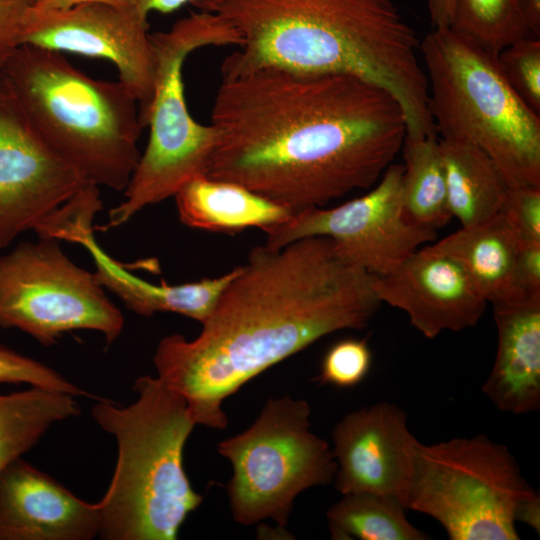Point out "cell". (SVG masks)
I'll return each instance as SVG.
<instances>
[{
    "mask_svg": "<svg viewBox=\"0 0 540 540\" xmlns=\"http://www.w3.org/2000/svg\"><path fill=\"white\" fill-rule=\"evenodd\" d=\"M206 176L293 214L373 186L400 152L404 113L384 88L346 73L260 68L222 77Z\"/></svg>",
    "mask_w": 540,
    "mask_h": 540,
    "instance_id": "1",
    "label": "cell"
},
{
    "mask_svg": "<svg viewBox=\"0 0 540 540\" xmlns=\"http://www.w3.org/2000/svg\"><path fill=\"white\" fill-rule=\"evenodd\" d=\"M375 277L325 236L254 247L195 339L160 340L157 377L185 400L196 425L224 429L222 403L248 381L328 334L368 325L381 305Z\"/></svg>",
    "mask_w": 540,
    "mask_h": 540,
    "instance_id": "2",
    "label": "cell"
},
{
    "mask_svg": "<svg viewBox=\"0 0 540 540\" xmlns=\"http://www.w3.org/2000/svg\"><path fill=\"white\" fill-rule=\"evenodd\" d=\"M239 38L222 77L260 68L346 73L392 94L406 136L436 135L420 41L394 0H210L197 7Z\"/></svg>",
    "mask_w": 540,
    "mask_h": 540,
    "instance_id": "3",
    "label": "cell"
},
{
    "mask_svg": "<svg viewBox=\"0 0 540 540\" xmlns=\"http://www.w3.org/2000/svg\"><path fill=\"white\" fill-rule=\"evenodd\" d=\"M135 402L100 399L91 413L113 435L118 457L111 482L96 503L105 540H175L203 496L183 466L185 443L196 425L185 400L158 377L140 376Z\"/></svg>",
    "mask_w": 540,
    "mask_h": 540,
    "instance_id": "4",
    "label": "cell"
},
{
    "mask_svg": "<svg viewBox=\"0 0 540 540\" xmlns=\"http://www.w3.org/2000/svg\"><path fill=\"white\" fill-rule=\"evenodd\" d=\"M0 72L55 155L86 183L126 188L144 127L124 84L91 78L63 53L32 45L19 46Z\"/></svg>",
    "mask_w": 540,
    "mask_h": 540,
    "instance_id": "5",
    "label": "cell"
},
{
    "mask_svg": "<svg viewBox=\"0 0 540 540\" xmlns=\"http://www.w3.org/2000/svg\"><path fill=\"white\" fill-rule=\"evenodd\" d=\"M420 56L440 138L483 150L510 186H540V115L507 82L497 56L450 27L432 29Z\"/></svg>",
    "mask_w": 540,
    "mask_h": 540,
    "instance_id": "6",
    "label": "cell"
},
{
    "mask_svg": "<svg viewBox=\"0 0 540 540\" xmlns=\"http://www.w3.org/2000/svg\"><path fill=\"white\" fill-rule=\"evenodd\" d=\"M155 53L153 98L146 127L150 134L124 200L109 212L102 231L121 226L149 205L175 194L191 179L206 175L217 142L215 127L190 114L183 83V65L205 46L239 44L237 34L211 12H193L162 32L150 34Z\"/></svg>",
    "mask_w": 540,
    "mask_h": 540,
    "instance_id": "7",
    "label": "cell"
},
{
    "mask_svg": "<svg viewBox=\"0 0 540 540\" xmlns=\"http://www.w3.org/2000/svg\"><path fill=\"white\" fill-rule=\"evenodd\" d=\"M536 491L509 449L484 434L419 442L406 508L451 540H518L515 511Z\"/></svg>",
    "mask_w": 540,
    "mask_h": 540,
    "instance_id": "8",
    "label": "cell"
},
{
    "mask_svg": "<svg viewBox=\"0 0 540 540\" xmlns=\"http://www.w3.org/2000/svg\"><path fill=\"white\" fill-rule=\"evenodd\" d=\"M310 415L304 399L270 398L249 428L218 444L233 468L227 494L236 522L272 519L284 529L300 493L334 480L332 449L310 430Z\"/></svg>",
    "mask_w": 540,
    "mask_h": 540,
    "instance_id": "9",
    "label": "cell"
},
{
    "mask_svg": "<svg viewBox=\"0 0 540 540\" xmlns=\"http://www.w3.org/2000/svg\"><path fill=\"white\" fill-rule=\"evenodd\" d=\"M123 326L95 274L72 262L58 240L24 241L0 255V328L50 346L75 330L100 332L110 345Z\"/></svg>",
    "mask_w": 540,
    "mask_h": 540,
    "instance_id": "10",
    "label": "cell"
},
{
    "mask_svg": "<svg viewBox=\"0 0 540 540\" xmlns=\"http://www.w3.org/2000/svg\"><path fill=\"white\" fill-rule=\"evenodd\" d=\"M403 164H390L365 195L333 208L314 207L292 214L265 230V245L282 248L296 240L325 236L340 254L374 276L397 268L422 245L435 240V230L409 223L403 214Z\"/></svg>",
    "mask_w": 540,
    "mask_h": 540,
    "instance_id": "11",
    "label": "cell"
},
{
    "mask_svg": "<svg viewBox=\"0 0 540 540\" xmlns=\"http://www.w3.org/2000/svg\"><path fill=\"white\" fill-rule=\"evenodd\" d=\"M148 14L134 3L90 2L66 10L29 8L21 45L97 57L112 62L134 95L146 127L155 81V53Z\"/></svg>",
    "mask_w": 540,
    "mask_h": 540,
    "instance_id": "12",
    "label": "cell"
},
{
    "mask_svg": "<svg viewBox=\"0 0 540 540\" xmlns=\"http://www.w3.org/2000/svg\"><path fill=\"white\" fill-rule=\"evenodd\" d=\"M85 184L45 145L0 72V250L36 231Z\"/></svg>",
    "mask_w": 540,
    "mask_h": 540,
    "instance_id": "13",
    "label": "cell"
},
{
    "mask_svg": "<svg viewBox=\"0 0 540 540\" xmlns=\"http://www.w3.org/2000/svg\"><path fill=\"white\" fill-rule=\"evenodd\" d=\"M335 488L391 496L406 507L416 450L403 409L378 402L343 416L332 432Z\"/></svg>",
    "mask_w": 540,
    "mask_h": 540,
    "instance_id": "14",
    "label": "cell"
},
{
    "mask_svg": "<svg viewBox=\"0 0 540 540\" xmlns=\"http://www.w3.org/2000/svg\"><path fill=\"white\" fill-rule=\"evenodd\" d=\"M374 287L381 303L402 310L429 339L475 326L488 304L456 260L427 246L376 276Z\"/></svg>",
    "mask_w": 540,
    "mask_h": 540,
    "instance_id": "15",
    "label": "cell"
},
{
    "mask_svg": "<svg viewBox=\"0 0 540 540\" xmlns=\"http://www.w3.org/2000/svg\"><path fill=\"white\" fill-rule=\"evenodd\" d=\"M99 532L96 503L22 457L0 472V540H91Z\"/></svg>",
    "mask_w": 540,
    "mask_h": 540,
    "instance_id": "16",
    "label": "cell"
},
{
    "mask_svg": "<svg viewBox=\"0 0 540 540\" xmlns=\"http://www.w3.org/2000/svg\"><path fill=\"white\" fill-rule=\"evenodd\" d=\"M497 350L482 392L500 411L515 415L540 408V300L494 305Z\"/></svg>",
    "mask_w": 540,
    "mask_h": 540,
    "instance_id": "17",
    "label": "cell"
},
{
    "mask_svg": "<svg viewBox=\"0 0 540 540\" xmlns=\"http://www.w3.org/2000/svg\"><path fill=\"white\" fill-rule=\"evenodd\" d=\"M427 247L456 260L492 306L540 300L528 298L518 284L519 241L501 212L485 222L462 227Z\"/></svg>",
    "mask_w": 540,
    "mask_h": 540,
    "instance_id": "18",
    "label": "cell"
},
{
    "mask_svg": "<svg viewBox=\"0 0 540 540\" xmlns=\"http://www.w3.org/2000/svg\"><path fill=\"white\" fill-rule=\"evenodd\" d=\"M94 260V272L99 283L114 293L125 306L142 316L158 312H173L203 323L210 315L219 296L233 278L236 268L216 278L170 285L147 282L124 269L98 245L93 230L78 242Z\"/></svg>",
    "mask_w": 540,
    "mask_h": 540,
    "instance_id": "19",
    "label": "cell"
},
{
    "mask_svg": "<svg viewBox=\"0 0 540 540\" xmlns=\"http://www.w3.org/2000/svg\"><path fill=\"white\" fill-rule=\"evenodd\" d=\"M174 197L183 224L211 232L233 234L251 227L265 231L293 214L242 185L206 175L188 181Z\"/></svg>",
    "mask_w": 540,
    "mask_h": 540,
    "instance_id": "20",
    "label": "cell"
},
{
    "mask_svg": "<svg viewBox=\"0 0 540 540\" xmlns=\"http://www.w3.org/2000/svg\"><path fill=\"white\" fill-rule=\"evenodd\" d=\"M439 151L452 218L469 227L500 213L510 185L496 162L460 140L439 138Z\"/></svg>",
    "mask_w": 540,
    "mask_h": 540,
    "instance_id": "21",
    "label": "cell"
},
{
    "mask_svg": "<svg viewBox=\"0 0 540 540\" xmlns=\"http://www.w3.org/2000/svg\"><path fill=\"white\" fill-rule=\"evenodd\" d=\"M79 414L70 394L34 386L0 394V472L31 450L52 425Z\"/></svg>",
    "mask_w": 540,
    "mask_h": 540,
    "instance_id": "22",
    "label": "cell"
},
{
    "mask_svg": "<svg viewBox=\"0 0 540 540\" xmlns=\"http://www.w3.org/2000/svg\"><path fill=\"white\" fill-rule=\"evenodd\" d=\"M401 150L404 217L413 225L436 231L452 219L439 138L437 135L405 136Z\"/></svg>",
    "mask_w": 540,
    "mask_h": 540,
    "instance_id": "23",
    "label": "cell"
},
{
    "mask_svg": "<svg viewBox=\"0 0 540 540\" xmlns=\"http://www.w3.org/2000/svg\"><path fill=\"white\" fill-rule=\"evenodd\" d=\"M406 507L397 498L354 492L329 507L326 516L333 539L426 540L430 537L406 516Z\"/></svg>",
    "mask_w": 540,
    "mask_h": 540,
    "instance_id": "24",
    "label": "cell"
},
{
    "mask_svg": "<svg viewBox=\"0 0 540 540\" xmlns=\"http://www.w3.org/2000/svg\"><path fill=\"white\" fill-rule=\"evenodd\" d=\"M449 27L495 56L532 36L516 0H454Z\"/></svg>",
    "mask_w": 540,
    "mask_h": 540,
    "instance_id": "25",
    "label": "cell"
},
{
    "mask_svg": "<svg viewBox=\"0 0 540 540\" xmlns=\"http://www.w3.org/2000/svg\"><path fill=\"white\" fill-rule=\"evenodd\" d=\"M497 60L507 82L540 115V38L527 36L504 48Z\"/></svg>",
    "mask_w": 540,
    "mask_h": 540,
    "instance_id": "26",
    "label": "cell"
},
{
    "mask_svg": "<svg viewBox=\"0 0 540 540\" xmlns=\"http://www.w3.org/2000/svg\"><path fill=\"white\" fill-rule=\"evenodd\" d=\"M102 208L99 187L86 183L35 231L39 238L76 242L93 230L95 214Z\"/></svg>",
    "mask_w": 540,
    "mask_h": 540,
    "instance_id": "27",
    "label": "cell"
},
{
    "mask_svg": "<svg viewBox=\"0 0 540 540\" xmlns=\"http://www.w3.org/2000/svg\"><path fill=\"white\" fill-rule=\"evenodd\" d=\"M371 364L372 353L366 339H342L325 353L317 380L321 384L351 388L366 378Z\"/></svg>",
    "mask_w": 540,
    "mask_h": 540,
    "instance_id": "28",
    "label": "cell"
},
{
    "mask_svg": "<svg viewBox=\"0 0 540 540\" xmlns=\"http://www.w3.org/2000/svg\"><path fill=\"white\" fill-rule=\"evenodd\" d=\"M0 383H25L73 396H88L74 383L68 381L51 367L0 345Z\"/></svg>",
    "mask_w": 540,
    "mask_h": 540,
    "instance_id": "29",
    "label": "cell"
},
{
    "mask_svg": "<svg viewBox=\"0 0 540 540\" xmlns=\"http://www.w3.org/2000/svg\"><path fill=\"white\" fill-rule=\"evenodd\" d=\"M501 214L519 243H540V186H510Z\"/></svg>",
    "mask_w": 540,
    "mask_h": 540,
    "instance_id": "30",
    "label": "cell"
},
{
    "mask_svg": "<svg viewBox=\"0 0 540 540\" xmlns=\"http://www.w3.org/2000/svg\"><path fill=\"white\" fill-rule=\"evenodd\" d=\"M32 0H0V68L21 46L23 23Z\"/></svg>",
    "mask_w": 540,
    "mask_h": 540,
    "instance_id": "31",
    "label": "cell"
},
{
    "mask_svg": "<svg viewBox=\"0 0 540 540\" xmlns=\"http://www.w3.org/2000/svg\"><path fill=\"white\" fill-rule=\"evenodd\" d=\"M516 275L525 295L540 299V243H519Z\"/></svg>",
    "mask_w": 540,
    "mask_h": 540,
    "instance_id": "32",
    "label": "cell"
},
{
    "mask_svg": "<svg viewBox=\"0 0 540 540\" xmlns=\"http://www.w3.org/2000/svg\"><path fill=\"white\" fill-rule=\"evenodd\" d=\"M515 521L525 523L539 534L540 497L537 493L519 503L515 511Z\"/></svg>",
    "mask_w": 540,
    "mask_h": 540,
    "instance_id": "33",
    "label": "cell"
},
{
    "mask_svg": "<svg viewBox=\"0 0 540 540\" xmlns=\"http://www.w3.org/2000/svg\"><path fill=\"white\" fill-rule=\"evenodd\" d=\"M144 13L149 14L150 11H158L161 13H170L184 6L192 4L196 8L210 0H132Z\"/></svg>",
    "mask_w": 540,
    "mask_h": 540,
    "instance_id": "34",
    "label": "cell"
},
{
    "mask_svg": "<svg viewBox=\"0 0 540 540\" xmlns=\"http://www.w3.org/2000/svg\"><path fill=\"white\" fill-rule=\"evenodd\" d=\"M454 0H428L432 29L445 28L451 24Z\"/></svg>",
    "mask_w": 540,
    "mask_h": 540,
    "instance_id": "35",
    "label": "cell"
},
{
    "mask_svg": "<svg viewBox=\"0 0 540 540\" xmlns=\"http://www.w3.org/2000/svg\"><path fill=\"white\" fill-rule=\"evenodd\" d=\"M516 1L530 34L540 38V0Z\"/></svg>",
    "mask_w": 540,
    "mask_h": 540,
    "instance_id": "36",
    "label": "cell"
},
{
    "mask_svg": "<svg viewBox=\"0 0 540 540\" xmlns=\"http://www.w3.org/2000/svg\"><path fill=\"white\" fill-rule=\"evenodd\" d=\"M90 2H104L116 5L133 3L132 0H32V7L43 10H66Z\"/></svg>",
    "mask_w": 540,
    "mask_h": 540,
    "instance_id": "37",
    "label": "cell"
}]
</instances>
